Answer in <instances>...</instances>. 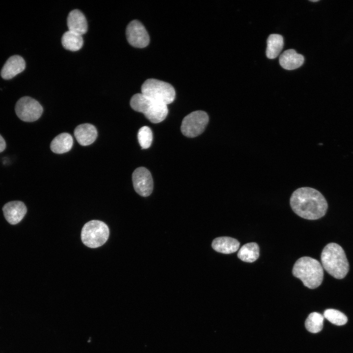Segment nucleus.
<instances>
[{
	"label": "nucleus",
	"instance_id": "9b49d317",
	"mask_svg": "<svg viewBox=\"0 0 353 353\" xmlns=\"http://www.w3.org/2000/svg\"><path fill=\"white\" fill-rule=\"evenodd\" d=\"M6 220L11 224L20 222L26 214V206L22 202L15 201L6 203L2 208Z\"/></svg>",
	"mask_w": 353,
	"mask_h": 353
},
{
	"label": "nucleus",
	"instance_id": "5701e85b",
	"mask_svg": "<svg viewBox=\"0 0 353 353\" xmlns=\"http://www.w3.org/2000/svg\"><path fill=\"white\" fill-rule=\"evenodd\" d=\"M138 140L142 149L149 148L152 141V132L147 126L141 127L138 132Z\"/></svg>",
	"mask_w": 353,
	"mask_h": 353
},
{
	"label": "nucleus",
	"instance_id": "0eeeda50",
	"mask_svg": "<svg viewBox=\"0 0 353 353\" xmlns=\"http://www.w3.org/2000/svg\"><path fill=\"white\" fill-rule=\"evenodd\" d=\"M208 121V116L205 112L202 110L193 111L183 118L181 131L187 137H195L203 132Z\"/></svg>",
	"mask_w": 353,
	"mask_h": 353
},
{
	"label": "nucleus",
	"instance_id": "6ab92c4d",
	"mask_svg": "<svg viewBox=\"0 0 353 353\" xmlns=\"http://www.w3.org/2000/svg\"><path fill=\"white\" fill-rule=\"evenodd\" d=\"M266 54L269 59L276 58L282 50L283 47V39L281 35L272 34L269 35L267 40Z\"/></svg>",
	"mask_w": 353,
	"mask_h": 353
},
{
	"label": "nucleus",
	"instance_id": "f257e3e1",
	"mask_svg": "<svg viewBox=\"0 0 353 353\" xmlns=\"http://www.w3.org/2000/svg\"><path fill=\"white\" fill-rule=\"evenodd\" d=\"M293 211L307 220H317L324 216L328 204L324 196L317 190L308 187L296 189L290 199Z\"/></svg>",
	"mask_w": 353,
	"mask_h": 353
},
{
	"label": "nucleus",
	"instance_id": "393cba45",
	"mask_svg": "<svg viewBox=\"0 0 353 353\" xmlns=\"http://www.w3.org/2000/svg\"><path fill=\"white\" fill-rule=\"evenodd\" d=\"M312 2H317L319 1V0H310Z\"/></svg>",
	"mask_w": 353,
	"mask_h": 353
},
{
	"label": "nucleus",
	"instance_id": "f03ea898",
	"mask_svg": "<svg viewBox=\"0 0 353 353\" xmlns=\"http://www.w3.org/2000/svg\"><path fill=\"white\" fill-rule=\"evenodd\" d=\"M322 266L335 278H343L349 270V264L343 249L338 244L330 243L323 249L321 255Z\"/></svg>",
	"mask_w": 353,
	"mask_h": 353
},
{
	"label": "nucleus",
	"instance_id": "f8f14e48",
	"mask_svg": "<svg viewBox=\"0 0 353 353\" xmlns=\"http://www.w3.org/2000/svg\"><path fill=\"white\" fill-rule=\"evenodd\" d=\"M25 67V62L22 56L18 55L11 56L2 68L1 76L4 79H10L22 72Z\"/></svg>",
	"mask_w": 353,
	"mask_h": 353
},
{
	"label": "nucleus",
	"instance_id": "20e7f679",
	"mask_svg": "<svg viewBox=\"0 0 353 353\" xmlns=\"http://www.w3.org/2000/svg\"><path fill=\"white\" fill-rule=\"evenodd\" d=\"M130 105L134 110L143 113L149 120L154 124L163 121L168 113L166 104L142 93L134 95L130 99Z\"/></svg>",
	"mask_w": 353,
	"mask_h": 353
},
{
	"label": "nucleus",
	"instance_id": "ddd939ff",
	"mask_svg": "<svg viewBox=\"0 0 353 353\" xmlns=\"http://www.w3.org/2000/svg\"><path fill=\"white\" fill-rule=\"evenodd\" d=\"M74 135L80 145L88 146L95 141L98 132L94 126L90 124H83L76 127Z\"/></svg>",
	"mask_w": 353,
	"mask_h": 353
},
{
	"label": "nucleus",
	"instance_id": "f3484780",
	"mask_svg": "<svg viewBox=\"0 0 353 353\" xmlns=\"http://www.w3.org/2000/svg\"><path fill=\"white\" fill-rule=\"evenodd\" d=\"M73 144L72 136L68 133H62L56 136L50 143V149L54 153L61 154L69 151Z\"/></svg>",
	"mask_w": 353,
	"mask_h": 353
},
{
	"label": "nucleus",
	"instance_id": "a211bd4d",
	"mask_svg": "<svg viewBox=\"0 0 353 353\" xmlns=\"http://www.w3.org/2000/svg\"><path fill=\"white\" fill-rule=\"evenodd\" d=\"M61 43L65 49L75 51L82 48L83 40L82 35L68 30L63 34Z\"/></svg>",
	"mask_w": 353,
	"mask_h": 353
},
{
	"label": "nucleus",
	"instance_id": "412c9836",
	"mask_svg": "<svg viewBox=\"0 0 353 353\" xmlns=\"http://www.w3.org/2000/svg\"><path fill=\"white\" fill-rule=\"evenodd\" d=\"M324 317L319 313H311L306 318L305 326L308 331L311 333H318L322 330Z\"/></svg>",
	"mask_w": 353,
	"mask_h": 353
},
{
	"label": "nucleus",
	"instance_id": "4468645a",
	"mask_svg": "<svg viewBox=\"0 0 353 353\" xmlns=\"http://www.w3.org/2000/svg\"><path fill=\"white\" fill-rule=\"evenodd\" d=\"M67 26L69 30L81 35L87 31V23L84 14L79 10L71 11L67 17Z\"/></svg>",
	"mask_w": 353,
	"mask_h": 353
},
{
	"label": "nucleus",
	"instance_id": "39448f33",
	"mask_svg": "<svg viewBox=\"0 0 353 353\" xmlns=\"http://www.w3.org/2000/svg\"><path fill=\"white\" fill-rule=\"evenodd\" d=\"M109 236V229L102 221L93 220L85 224L81 232L82 243L90 248H97L103 245Z\"/></svg>",
	"mask_w": 353,
	"mask_h": 353
},
{
	"label": "nucleus",
	"instance_id": "7ed1b4c3",
	"mask_svg": "<svg viewBox=\"0 0 353 353\" xmlns=\"http://www.w3.org/2000/svg\"><path fill=\"white\" fill-rule=\"evenodd\" d=\"M292 273L302 280L303 285L310 289L319 286L323 280L324 271L321 263L308 256L298 259L294 265Z\"/></svg>",
	"mask_w": 353,
	"mask_h": 353
},
{
	"label": "nucleus",
	"instance_id": "423d86ee",
	"mask_svg": "<svg viewBox=\"0 0 353 353\" xmlns=\"http://www.w3.org/2000/svg\"><path fill=\"white\" fill-rule=\"evenodd\" d=\"M141 93L167 105L173 102L176 97L175 90L172 85L154 78L148 79L143 83Z\"/></svg>",
	"mask_w": 353,
	"mask_h": 353
},
{
	"label": "nucleus",
	"instance_id": "1a4fd4ad",
	"mask_svg": "<svg viewBox=\"0 0 353 353\" xmlns=\"http://www.w3.org/2000/svg\"><path fill=\"white\" fill-rule=\"evenodd\" d=\"M126 36L129 44L135 48H145L150 42V37L145 27L136 20L131 21L127 25Z\"/></svg>",
	"mask_w": 353,
	"mask_h": 353
},
{
	"label": "nucleus",
	"instance_id": "2eb2a0df",
	"mask_svg": "<svg viewBox=\"0 0 353 353\" xmlns=\"http://www.w3.org/2000/svg\"><path fill=\"white\" fill-rule=\"evenodd\" d=\"M304 57L298 53L293 49L285 50L280 55L279 62L280 66L288 70H292L300 67L304 62Z\"/></svg>",
	"mask_w": 353,
	"mask_h": 353
},
{
	"label": "nucleus",
	"instance_id": "9d476101",
	"mask_svg": "<svg viewBox=\"0 0 353 353\" xmlns=\"http://www.w3.org/2000/svg\"><path fill=\"white\" fill-rule=\"evenodd\" d=\"M133 186L136 192L143 197L150 196L152 193L153 182L151 175L146 168H136L132 173Z\"/></svg>",
	"mask_w": 353,
	"mask_h": 353
},
{
	"label": "nucleus",
	"instance_id": "6e6552de",
	"mask_svg": "<svg viewBox=\"0 0 353 353\" xmlns=\"http://www.w3.org/2000/svg\"><path fill=\"white\" fill-rule=\"evenodd\" d=\"M15 110L20 119L24 122H32L41 117L43 109L38 101L30 97L25 96L17 101Z\"/></svg>",
	"mask_w": 353,
	"mask_h": 353
},
{
	"label": "nucleus",
	"instance_id": "4be33fe9",
	"mask_svg": "<svg viewBox=\"0 0 353 353\" xmlns=\"http://www.w3.org/2000/svg\"><path fill=\"white\" fill-rule=\"evenodd\" d=\"M323 316L332 324L342 326L346 324L347 316L341 311L334 309H328L324 312Z\"/></svg>",
	"mask_w": 353,
	"mask_h": 353
},
{
	"label": "nucleus",
	"instance_id": "dca6fc26",
	"mask_svg": "<svg viewBox=\"0 0 353 353\" xmlns=\"http://www.w3.org/2000/svg\"><path fill=\"white\" fill-rule=\"evenodd\" d=\"M239 246L240 243L237 240L227 236L217 237L212 243V247L215 251L224 254H230L236 252Z\"/></svg>",
	"mask_w": 353,
	"mask_h": 353
},
{
	"label": "nucleus",
	"instance_id": "b1692460",
	"mask_svg": "<svg viewBox=\"0 0 353 353\" xmlns=\"http://www.w3.org/2000/svg\"><path fill=\"white\" fill-rule=\"evenodd\" d=\"M6 148V143L3 138L0 134V152H2Z\"/></svg>",
	"mask_w": 353,
	"mask_h": 353
},
{
	"label": "nucleus",
	"instance_id": "aec40b11",
	"mask_svg": "<svg viewBox=\"0 0 353 353\" xmlns=\"http://www.w3.org/2000/svg\"><path fill=\"white\" fill-rule=\"evenodd\" d=\"M238 257L241 260L252 263L255 261L259 256V248L254 242L248 243L241 247L237 253Z\"/></svg>",
	"mask_w": 353,
	"mask_h": 353
}]
</instances>
